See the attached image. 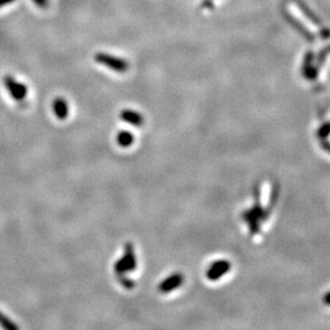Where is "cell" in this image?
I'll use <instances>...</instances> for the list:
<instances>
[{"mask_svg": "<svg viewBox=\"0 0 330 330\" xmlns=\"http://www.w3.org/2000/svg\"><path fill=\"white\" fill-rule=\"evenodd\" d=\"M94 60L114 72H118V73H124L130 68V64L126 60L107 53H97L94 56Z\"/></svg>", "mask_w": 330, "mask_h": 330, "instance_id": "1", "label": "cell"}, {"mask_svg": "<svg viewBox=\"0 0 330 330\" xmlns=\"http://www.w3.org/2000/svg\"><path fill=\"white\" fill-rule=\"evenodd\" d=\"M4 84L10 95L15 99V100H23L27 96V85L19 82L18 80L14 79L12 76L7 75L4 77Z\"/></svg>", "mask_w": 330, "mask_h": 330, "instance_id": "2", "label": "cell"}, {"mask_svg": "<svg viewBox=\"0 0 330 330\" xmlns=\"http://www.w3.org/2000/svg\"><path fill=\"white\" fill-rule=\"evenodd\" d=\"M135 268H136V256L131 244H127L125 246V254L119 262H117L116 266H114V269H116L117 274L121 275L125 271H130Z\"/></svg>", "mask_w": 330, "mask_h": 330, "instance_id": "3", "label": "cell"}, {"mask_svg": "<svg viewBox=\"0 0 330 330\" xmlns=\"http://www.w3.org/2000/svg\"><path fill=\"white\" fill-rule=\"evenodd\" d=\"M231 268V263L227 260H217L210 265L206 271V277L211 281H217L223 277Z\"/></svg>", "mask_w": 330, "mask_h": 330, "instance_id": "4", "label": "cell"}, {"mask_svg": "<svg viewBox=\"0 0 330 330\" xmlns=\"http://www.w3.org/2000/svg\"><path fill=\"white\" fill-rule=\"evenodd\" d=\"M184 277L180 272L178 274H173L166 278L160 285H159V290L162 293H169L172 292L176 289H179L180 286L183 284Z\"/></svg>", "mask_w": 330, "mask_h": 330, "instance_id": "5", "label": "cell"}, {"mask_svg": "<svg viewBox=\"0 0 330 330\" xmlns=\"http://www.w3.org/2000/svg\"><path fill=\"white\" fill-rule=\"evenodd\" d=\"M53 110H54V113L56 114V117L58 119L60 120L66 119L68 114L67 102L62 97H57L53 103Z\"/></svg>", "mask_w": 330, "mask_h": 330, "instance_id": "6", "label": "cell"}, {"mask_svg": "<svg viewBox=\"0 0 330 330\" xmlns=\"http://www.w3.org/2000/svg\"><path fill=\"white\" fill-rule=\"evenodd\" d=\"M121 118L123 121L135 126H140L143 123V118L140 113L134 110L125 109L121 112Z\"/></svg>", "mask_w": 330, "mask_h": 330, "instance_id": "7", "label": "cell"}, {"mask_svg": "<svg viewBox=\"0 0 330 330\" xmlns=\"http://www.w3.org/2000/svg\"><path fill=\"white\" fill-rule=\"evenodd\" d=\"M304 75L308 79H314V78H317V76H318V71L312 64V54H310V53L307 55V58L305 60Z\"/></svg>", "mask_w": 330, "mask_h": 330, "instance_id": "8", "label": "cell"}, {"mask_svg": "<svg viewBox=\"0 0 330 330\" xmlns=\"http://www.w3.org/2000/svg\"><path fill=\"white\" fill-rule=\"evenodd\" d=\"M117 141L119 143V146L126 148V147H130L133 145L134 142V136L132 135V133L127 132V131H122L118 134L117 136Z\"/></svg>", "mask_w": 330, "mask_h": 330, "instance_id": "9", "label": "cell"}, {"mask_svg": "<svg viewBox=\"0 0 330 330\" xmlns=\"http://www.w3.org/2000/svg\"><path fill=\"white\" fill-rule=\"evenodd\" d=\"M329 134H330V122L325 123L320 127V130L318 131V137L320 139H325L329 136Z\"/></svg>", "mask_w": 330, "mask_h": 330, "instance_id": "10", "label": "cell"}, {"mask_svg": "<svg viewBox=\"0 0 330 330\" xmlns=\"http://www.w3.org/2000/svg\"><path fill=\"white\" fill-rule=\"evenodd\" d=\"M32 2L40 9H46L48 7V0H32Z\"/></svg>", "mask_w": 330, "mask_h": 330, "instance_id": "11", "label": "cell"}, {"mask_svg": "<svg viewBox=\"0 0 330 330\" xmlns=\"http://www.w3.org/2000/svg\"><path fill=\"white\" fill-rule=\"evenodd\" d=\"M15 2V0H0V8L2 7H5L7 5H10L12 3Z\"/></svg>", "mask_w": 330, "mask_h": 330, "instance_id": "12", "label": "cell"}, {"mask_svg": "<svg viewBox=\"0 0 330 330\" xmlns=\"http://www.w3.org/2000/svg\"><path fill=\"white\" fill-rule=\"evenodd\" d=\"M324 303L328 306H330V292H328L325 296H324Z\"/></svg>", "mask_w": 330, "mask_h": 330, "instance_id": "13", "label": "cell"}, {"mask_svg": "<svg viewBox=\"0 0 330 330\" xmlns=\"http://www.w3.org/2000/svg\"><path fill=\"white\" fill-rule=\"evenodd\" d=\"M323 148L330 153V143H323Z\"/></svg>", "mask_w": 330, "mask_h": 330, "instance_id": "14", "label": "cell"}, {"mask_svg": "<svg viewBox=\"0 0 330 330\" xmlns=\"http://www.w3.org/2000/svg\"><path fill=\"white\" fill-rule=\"evenodd\" d=\"M328 48H329V49H328V50H329V51H330V47H328Z\"/></svg>", "mask_w": 330, "mask_h": 330, "instance_id": "15", "label": "cell"}]
</instances>
